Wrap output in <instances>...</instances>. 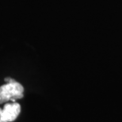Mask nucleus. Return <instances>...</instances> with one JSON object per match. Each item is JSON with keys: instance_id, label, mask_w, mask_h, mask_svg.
I'll use <instances>...</instances> for the list:
<instances>
[{"instance_id": "nucleus-2", "label": "nucleus", "mask_w": 122, "mask_h": 122, "mask_svg": "<svg viewBox=\"0 0 122 122\" xmlns=\"http://www.w3.org/2000/svg\"><path fill=\"white\" fill-rule=\"evenodd\" d=\"M21 113V106L18 102L5 104L2 109L0 108V122H13Z\"/></svg>"}, {"instance_id": "nucleus-1", "label": "nucleus", "mask_w": 122, "mask_h": 122, "mask_svg": "<svg viewBox=\"0 0 122 122\" xmlns=\"http://www.w3.org/2000/svg\"><path fill=\"white\" fill-rule=\"evenodd\" d=\"M6 84L0 86V104L4 102H15L16 100L22 98L24 87L21 83L11 78H6Z\"/></svg>"}]
</instances>
